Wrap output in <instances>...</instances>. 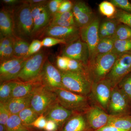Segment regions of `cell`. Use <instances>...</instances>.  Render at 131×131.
Returning a JSON list of instances; mask_svg holds the SVG:
<instances>
[{"label": "cell", "mask_w": 131, "mask_h": 131, "mask_svg": "<svg viewBox=\"0 0 131 131\" xmlns=\"http://www.w3.org/2000/svg\"><path fill=\"white\" fill-rule=\"evenodd\" d=\"M117 86L112 89L108 108L111 115H120L125 112L128 108V98Z\"/></svg>", "instance_id": "5bb4252c"}, {"label": "cell", "mask_w": 131, "mask_h": 131, "mask_svg": "<svg viewBox=\"0 0 131 131\" xmlns=\"http://www.w3.org/2000/svg\"><path fill=\"white\" fill-rule=\"evenodd\" d=\"M13 44L14 57L25 58L28 52L29 43L24 39L14 36Z\"/></svg>", "instance_id": "603a6c76"}, {"label": "cell", "mask_w": 131, "mask_h": 131, "mask_svg": "<svg viewBox=\"0 0 131 131\" xmlns=\"http://www.w3.org/2000/svg\"><path fill=\"white\" fill-rule=\"evenodd\" d=\"M98 8L101 14L107 19H114L117 14V8L110 1H103L101 2Z\"/></svg>", "instance_id": "83f0119b"}, {"label": "cell", "mask_w": 131, "mask_h": 131, "mask_svg": "<svg viewBox=\"0 0 131 131\" xmlns=\"http://www.w3.org/2000/svg\"><path fill=\"white\" fill-rule=\"evenodd\" d=\"M30 4L31 7L47 5L49 1L44 0H30L27 1Z\"/></svg>", "instance_id": "f907efd6"}, {"label": "cell", "mask_w": 131, "mask_h": 131, "mask_svg": "<svg viewBox=\"0 0 131 131\" xmlns=\"http://www.w3.org/2000/svg\"><path fill=\"white\" fill-rule=\"evenodd\" d=\"M39 79L42 85L51 91L66 90L62 82L61 72L48 59L45 62Z\"/></svg>", "instance_id": "ba28073f"}, {"label": "cell", "mask_w": 131, "mask_h": 131, "mask_svg": "<svg viewBox=\"0 0 131 131\" xmlns=\"http://www.w3.org/2000/svg\"><path fill=\"white\" fill-rule=\"evenodd\" d=\"M0 31L2 38L14 37L12 13L5 9L0 12Z\"/></svg>", "instance_id": "d6986e66"}, {"label": "cell", "mask_w": 131, "mask_h": 131, "mask_svg": "<svg viewBox=\"0 0 131 131\" xmlns=\"http://www.w3.org/2000/svg\"><path fill=\"white\" fill-rule=\"evenodd\" d=\"M115 19L119 23L126 25L131 28V14L117 9V14Z\"/></svg>", "instance_id": "d590c367"}, {"label": "cell", "mask_w": 131, "mask_h": 131, "mask_svg": "<svg viewBox=\"0 0 131 131\" xmlns=\"http://www.w3.org/2000/svg\"><path fill=\"white\" fill-rule=\"evenodd\" d=\"M52 18L59 19L63 21H69L76 26L72 11L62 13H57L54 15Z\"/></svg>", "instance_id": "b9f144b4"}, {"label": "cell", "mask_w": 131, "mask_h": 131, "mask_svg": "<svg viewBox=\"0 0 131 131\" xmlns=\"http://www.w3.org/2000/svg\"><path fill=\"white\" fill-rule=\"evenodd\" d=\"M0 131H7L6 126L0 124Z\"/></svg>", "instance_id": "db71d44e"}, {"label": "cell", "mask_w": 131, "mask_h": 131, "mask_svg": "<svg viewBox=\"0 0 131 131\" xmlns=\"http://www.w3.org/2000/svg\"><path fill=\"white\" fill-rule=\"evenodd\" d=\"M32 94L22 98H12L3 104L10 114H18L22 110L30 106Z\"/></svg>", "instance_id": "44dd1931"}, {"label": "cell", "mask_w": 131, "mask_h": 131, "mask_svg": "<svg viewBox=\"0 0 131 131\" xmlns=\"http://www.w3.org/2000/svg\"><path fill=\"white\" fill-rule=\"evenodd\" d=\"M47 120L43 114L39 115L31 125V127L39 129H44Z\"/></svg>", "instance_id": "f6af8a7d"}, {"label": "cell", "mask_w": 131, "mask_h": 131, "mask_svg": "<svg viewBox=\"0 0 131 131\" xmlns=\"http://www.w3.org/2000/svg\"><path fill=\"white\" fill-rule=\"evenodd\" d=\"M74 113L59 131H85L86 122L82 115Z\"/></svg>", "instance_id": "ffe728a7"}, {"label": "cell", "mask_w": 131, "mask_h": 131, "mask_svg": "<svg viewBox=\"0 0 131 131\" xmlns=\"http://www.w3.org/2000/svg\"><path fill=\"white\" fill-rule=\"evenodd\" d=\"M54 92L58 103L68 110L74 112H81L86 106V96L63 89H57Z\"/></svg>", "instance_id": "52a82bcc"}, {"label": "cell", "mask_w": 131, "mask_h": 131, "mask_svg": "<svg viewBox=\"0 0 131 131\" xmlns=\"http://www.w3.org/2000/svg\"><path fill=\"white\" fill-rule=\"evenodd\" d=\"M115 41L113 37L108 38L100 40L96 46L93 57L92 58L98 55L112 52L113 49Z\"/></svg>", "instance_id": "cb8c5ba5"}, {"label": "cell", "mask_w": 131, "mask_h": 131, "mask_svg": "<svg viewBox=\"0 0 131 131\" xmlns=\"http://www.w3.org/2000/svg\"><path fill=\"white\" fill-rule=\"evenodd\" d=\"M16 80L4 82L0 85V103H5L12 98V91Z\"/></svg>", "instance_id": "484cf974"}, {"label": "cell", "mask_w": 131, "mask_h": 131, "mask_svg": "<svg viewBox=\"0 0 131 131\" xmlns=\"http://www.w3.org/2000/svg\"></svg>", "instance_id": "9f6ffc18"}, {"label": "cell", "mask_w": 131, "mask_h": 131, "mask_svg": "<svg viewBox=\"0 0 131 131\" xmlns=\"http://www.w3.org/2000/svg\"><path fill=\"white\" fill-rule=\"evenodd\" d=\"M42 46L46 47H52L59 44L65 45L67 44L64 40L51 37H46L42 40Z\"/></svg>", "instance_id": "f35d334b"}, {"label": "cell", "mask_w": 131, "mask_h": 131, "mask_svg": "<svg viewBox=\"0 0 131 131\" xmlns=\"http://www.w3.org/2000/svg\"><path fill=\"white\" fill-rule=\"evenodd\" d=\"M100 23V19L96 16L90 24L80 28V38L88 47L89 61L93 57L96 46L100 41L99 28Z\"/></svg>", "instance_id": "30bf717a"}, {"label": "cell", "mask_w": 131, "mask_h": 131, "mask_svg": "<svg viewBox=\"0 0 131 131\" xmlns=\"http://www.w3.org/2000/svg\"><path fill=\"white\" fill-rule=\"evenodd\" d=\"M18 115L22 124L29 129L33 122L39 116L30 106L22 110Z\"/></svg>", "instance_id": "d4e9b609"}, {"label": "cell", "mask_w": 131, "mask_h": 131, "mask_svg": "<svg viewBox=\"0 0 131 131\" xmlns=\"http://www.w3.org/2000/svg\"><path fill=\"white\" fill-rule=\"evenodd\" d=\"M33 20L34 27L32 36L49 25L52 18L46 5L31 7Z\"/></svg>", "instance_id": "4fadbf2b"}, {"label": "cell", "mask_w": 131, "mask_h": 131, "mask_svg": "<svg viewBox=\"0 0 131 131\" xmlns=\"http://www.w3.org/2000/svg\"><path fill=\"white\" fill-rule=\"evenodd\" d=\"M26 59L24 58L14 57L1 62L0 75L3 74L13 69Z\"/></svg>", "instance_id": "f546056e"}, {"label": "cell", "mask_w": 131, "mask_h": 131, "mask_svg": "<svg viewBox=\"0 0 131 131\" xmlns=\"http://www.w3.org/2000/svg\"><path fill=\"white\" fill-rule=\"evenodd\" d=\"M131 73V51L118 55L112 70L105 79L114 88Z\"/></svg>", "instance_id": "8992f818"}, {"label": "cell", "mask_w": 131, "mask_h": 131, "mask_svg": "<svg viewBox=\"0 0 131 131\" xmlns=\"http://www.w3.org/2000/svg\"><path fill=\"white\" fill-rule=\"evenodd\" d=\"M3 2L8 5H14L19 2V1L18 0H3Z\"/></svg>", "instance_id": "f5cc1de1"}, {"label": "cell", "mask_w": 131, "mask_h": 131, "mask_svg": "<svg viewBox=\"0 0 131 131\" xmlns=\"http://www.w3.org/2000/svg\"><path fill=\"white\" fill-rule=\"evenodd\" d=\"M14 57L13 44V43L6 47L2 53L0 54L1 62Z\"/></svg>", "instance_id": "60d3db41"}, {"label": "cell", "mask_w": 131, "mask_h": 131, "mask_svg": "<svg viewBox=\"0 0 131 131\" xmlns=\"http://www.w3.org/2000/svg\"><path fill=\"white\" fill-rule=\"evenodd\" d=\"M112 37L115 40L131 39V27L126 25L120 23Z\"/></svg>", "instance_id": "4dcf8cb0"}, {"label": "cell", "mask_w": 131, "mask_h": 131, "mask_svg": "<svg viewBox=\"0 0 131 131\" xmlns=\"http://www.w3.org/2000/svg\"><path fill=\"white\" fill-rule=\"evenodd\" d=\"M73 4L74 3L70 1L63 0L59 8L57 13H62L72 11Z\"/></svg>", "instance_id": "bcb514c9"}, {"label": "cell", "mask_w": 131, "mask_h": 131, "mask_svg": "<svg viewBox=\"0 0 131 131\" xmlns=\"http://www.w3.org/2000/svg\"><path fill=\"white\" fill-rule=\"evenodd\" d=\"M26 59H27L8 72L0 75L1 83L16 80L25 65Z\"/></svg>", "instance_id": "f1b7e54d"}, {"label": "cell", "mask_w": 131, "mask_h": 131, "mask_svg": "<svg viewBox=\"0 0 131 131\" xmlns=\"http://www.w3.org/2000/svg\"><path fill=\"white\" fill-rule=\"evenodd\" d=\"M57 102L55 92L48 89L41 83L32 94L30 107L40 115L44 114L49 108Z\"/></svg>", "instance_id": "5b68a950"}, {"label": "cell", "mask_w": 131, "mask_h": 131, "mask_svg": "<svg viewBox=\"0 0 131 131\" xmlns=\"http://www.w3.org/2000/svg\"><path fill=\"white\" fill-rule=\"evenodd\" d=\"M31 131L28 130H26V131Z\"/></svg>", "instance_id": "11a10c76"}, {"label": "cell", "mask_w": 131, "mask_h": 131, "mask_svg": "<svg viewBox=\"0 0 131 131\" xmlns=\"http://www.w3.org/2000/svg\"><path fill=\"white\" fill-rule=\"evenodd\" d=\"M118 55L112 52L94 57L87 66L88 70L93 83L104 80L112 70Z\"/></svg>", "instance_id": "3957f363"}, {"label": "cell", "mask_w": 131, "mask_h": 131, "mask_svg": "<svg viewBox=\"0 0 131 131\" xmlns=\"http://www.w3.org/2000/svg\"><path fill=\"white\" fill-rule=\"evenodd\" d=\"M46 60V54L43 51L29 57L27 59L25 65L16 80L26 82L38 80Z\"/></svg>", "instance_id": "277c9868"}, {"label": "cell", "mask_w": 131, "mask_h": 131, "mask_svg": "<svg viewBox=\"0 0 131 131\" xmlns=\"http://www.w3.org/2000/svg\"><path fill=\"white\" fill-rule=\"evenodd\" d=\"M72 12L76 26L80 28L90 24L96 17L91 8L82 1L74 3Z\"/></svg>", "instance_id": "7c38bea8"}, {"label": "cell", "mask_w": 131, "mask_h": 131, "mask_svg": "<svg viewBox=\"0 0 131 131\" xmlns=\"http://www.w3.org/2000/svg\"><path fill=\"white\" fill-rule=\"evenodd\" d=\"M13 37L2 38L0 42V54L2 53L6 47L13 43Z\"/></svg>", "instance_id": "c3c4849f"}, {"label": "cell", "mask_w": 131, "mask_h": 131, "mask_svg": "<svg viewBox=\"0 0 131 131\" xmlns=\"http://www.w3.org/2000/svg\"><path fill=\"white\" fill-rule=\"evenodd\" d=\"M107 125L126 130H131V116L110 115Z\"/></svg>", "instance_id": "7402d4cb"}, {"label": "cell", "mask_w": 131, "mask_h": 131, "mask_svg": "<svg viewBox=\"0 0 131 131\" xmlns=\"http://www.w3.org/2000/svg\"><path fill=\"white\" fill-rule=\"evenodd\" d=\"M41 83L39 78L33 81L26 82L16 80L12 91V98H22L31 95Z\"/></svg>", "instance_id": "ac0fdd59"}, {"label": "cell", "mask_w": 131, "mask_h": 131, "mask_svg": "<svg viewBox=\"0 0 131 131\" xmlns=\"http://www.w3.org/2000/svg\"><path fill=\"white\" fill-rule=\"evenodd\" d=\"M43 34L46 37L64 40L67 44L80 37V28L77 26L64 27L49 25L45 29Z\"/></svg>", "instance_id": "8fae6325"}, {"label": "cell", "mask_w": 131, "mask_h": 131, "mask_svg": "<svg viewBox=\"0 0 131 131\" xmlns=\"http://www.w3.org/2000/svg\"><path fill=\"white\" fill-rule=\"evenodd\" d=\"M121 89L127 98L131 100V73L120 82Z\"/></svg>", "instance_id": "e575fe53"}, {"label": "cell", "mask_w": 131, "mask_h": 131, "mask_svg": "<svg viewBox=\"0 0 131 131\" xmlns=\"http://www.w3.org/2000/svg\"><path fill=\"white\" fill-rule=\"evenodd\" d=\"M12 14L14 36L24 40L32 37L33 20L30 6L27 1L15 8Z\"/></svg>", "instance_id": "6da1fadb"}, {"label": "cell", "mask_w": 131, "mask_h": 131, "mask_svg": "<svg viewBox=\"0 0 131 131\" xmlns=\"http://www.w3.org/2000/svg\"><path fill=\"white\" fill-rule=\"evenodd\" d=\"M96 131H131L126 130L119 129L114 126L110 125H106L105 126L97 129Z\"/></svg>", "instance_id": "816d5d0a"}, {"label": "cell", "mask_w": 131, "mask_h": 131, "mask_svg": "<svg viewBox=\"0 0 131 131\" xmlns=\"http://www.w3.org/2000/svg\"><path fill=\"white\" fill-rule=\"evenodd\" d=\"M42 46V41L38 39L33 40L29 45L28 53L26 56L25 58H28L29 57L40 51Z\"/></svg>", "instance_id": "8d00e7d4"}, {"label": "cell", "mask_w": 131, "mask_h": 131, "mask_svg": "<svg viewBox=\"0 0 131 131\" xmlns=\"http://www.w3.org/2000/svg\"><path fill=\"white\" fill-rule=\"evenodd\" d=\"M131 51V39H129L115 40L113 49L112 52L119 55Z\"/></svg>", "instance_id": "1f68e13d"}, {"label": "cell", "mask_w": 131, "mask_h": 131, "mask_svg": "<svg viewBox=\"0 0 131 131\" xmlns=\"http://www.w3.org/2000/svg\"><path fill=\"white\" fill-rule=\"evenodd\" d=\"M7 131L30 130L24 125L18 114L11 115L6 125Z\"/></svg>", "instance_id": "4316f807"}, {"label": "cell", "mask_w": 131, "mask_h": 131, "mask_svg": "<svg viewBox=\"0 0 131 131\" xmlns=\"http://www.w3.org/2000/svg\"><path fill=\"white\" fill-rule=\"evenodd\" d=\"M110 37H112L114 35L118 26L120 24L115 19H107L102 21Z\"/></svg>", "instance_id": "836d02e7"}, {"label": "cell", "mask_w": 131, "mask_h": 131, "mask_svg": "<svg viewBox=\"0 0 131 131\" xmlns=\"http://www.w3.org/2000/svg\"><path fill=\"white\" fill-rule=\"evenodd\" d=\"M11 115L4 104L0 103V124L6 126Z\"/></svg>", "instance_id": "7bdbcfd3"}, {"label": "cell", "mask_w": 131, "mask_h": 131, "mask_svg": "<svg viewBox=\"0 0 131 131\" xmlns=\"http://www.w3.org/2000/svg\"><path fill=\"white\" fill-rule=\"evenodd\" d=\"M68 71L73 72L86 73L89 72L87 66L77 60L69 58Z\"/></svg>", "instance_id": "d6a6232c"}, {"label": "cell", "mask_w": 131, "mask_h": 131, "mask_svg": "<svg viewBox=\"0 0 131 131\" xmlns=\"http://www.w3.org/2000/svg\"><path fill=\"white\" fill-rule=\"evenodd\" d=\"M61 56L81 61L86 66L89 62L88 47L80 37L66 45Z\"/></svg>", "instance_id": "9c48e42d"}, {"label": "cell", "mask_w": 131, "mask_h": 131, "mask_svg": "<svg viewBox=\"0 0 131 131\" xmlns=\"http://www.w3.org/2000/svg\"><path fill=\"white\" fill-rule=\"evenodd\" d=\"M110 2L115 7L131 14V3L128 0H111Z\"/></svg>", "instance_id": "74e56055"}, {"label": "cell", "mask_w": 131, "mask_h": 131, "mask_svg": "<svg viewBox=\"0 0 131 131\" xmlns=\"http://www.w3.org/2000/svg\"><path fill=\"white\" fill-rule=\"evenodd\" d=\"M113 88L106 79L93 83L91 90L96 100L104 109L108 108Z\"/></svg>", "instance_id": "2e32d148"}, {"label": "cell", "mask_w": 131, "mask_h": 131, "mask_svg": "<svg viewBox=\"0 0 131 131\" xmlns=\"http://www.w3.org/2000/svg\"><path fill=\"white\" fill-rule=\"evenodd\" d=\"M63 0H51L47 2L46 6L52 18L57 13L61 3Z\"/></svg>", "instance_id": "ab89813d"}, {"label": "cell", "mask_w": 131, "mask_h": 131, "mask_svg": "<svg viewBox=\"0 0 131 131\" xmlns=\"http://www.w3.org/2000/svg\"><path fill=\"white\" fill-rule=\"evenodd\" d=\"M60 71L66 89L85 96L90 93L93 82L89 72Z\"/></svg>", "instance_id": "7a4b0ae2"}, {"label": "cell", "mask_w": 131, "mask_h": 131, "mask_svg": "<svg viewBox=\"0 0 131 131\" xmlns=\"http://www.w3.org/2000/svg\"><path fill=\"white\" fill-rule=\"evenodd\" d=\"M69 59L68 58L62 56L57 57V65L59 70L61 71H68Z\"/></svg>", "instance_id": "ee69618b"}, {"label": "cell", "mask_w": 131, "mask_h": 131, "mask_svg": "<svg viewBox=\"0 0 131 131\" xmlns=\"http://www.w3.org/2000/svg\"><path fill=\"white\" fill-rule=\"evenodd\" d=\"M49 25L59 26L64 27L76 26L74 24L69 21H63L61 20L54 18H52L51 21Z\"/></svg>", "instance_id": "7dc6e473"}, {"label": "cell", "mask_w": 131, "mask_h": 131, "mask_svg": "<svg viewBox=\"0 0 131 131\" xmlns=\"http://www.w3.org/2000/svg\"><path fill=\"white\" fill-rule=\"evenodd\" d=\"M44 130L45 131H58L59 129L56 122L50 120H48Z\"/></svg>", "instance_id": "681fc988"}, {"label": "cell", "mask_w": 131, "mask_h": 131, "mask_svg": "<svg viewBox=\"0 0 131 131\" xmlns=\"http://www.w3.org/2000/svg\"><path fill=\"white\" fill-rule=\"evenodd\" d=\"M74 113L64 107L57 101L51 106L43 115L47 120H50L56 122L60 130Z\"/></svg>", "instance_id": "9a60e30c"}, {"label": "cell", "mask_w": 131, "mask_h": 131, "mask_svg": "<svg viewBox=\"0 0 131 131\" xmlns=\"http://www.w3.org/2000/svg\"><path fill=\"white\" fill-rule=\"evenodd\" d=\"M110 116L100 108L95 107L88 111L86 118L90 126L96 130L106 125Z\"/></svg>", "instance_id": "e0dca14e"}]
</instances>
